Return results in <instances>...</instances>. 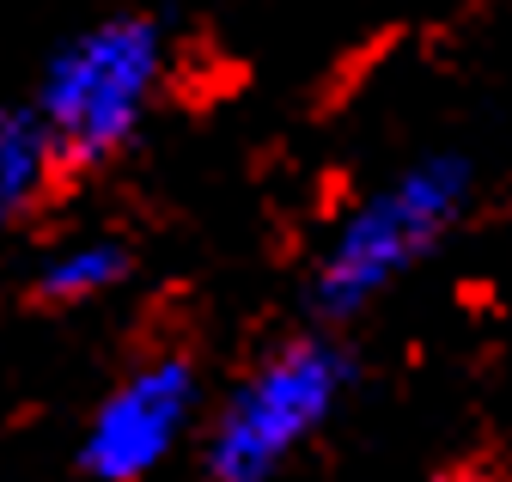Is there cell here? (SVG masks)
Listing matches in <instances>:
<instances>
[{
	"label": "cell",
	"mask_w": 512,
	"mask_h": 482,
	"mask_svg": "<svg viewBox=\"0 0 512 482\" xmlns=\"http://www.w3.org/2000/svg\"><path fill=\"white\" fill-rule=\"evenodd\" d=\"M470 202V165L458 153H433L372 190L330 238L324 263L311 275V306L324 318H354L372 299L409 275Z\"/></svg>",
	"instance_id": "3957f363"
},
{
	"label": "cell",
	"mask_w": 512,
	"mask_h": 482,
	"mask_svg": "<svg viewBox=\"0 0 512 482\" xmlns=\"http://www.w3.org/2000/svg\"><path fill=\"white\" fill-rule=\"evenodd\" d=\"M128 269H135V257H128L122 238H74V245H61L43 257L37 269V299H49V306H86V299H104L110 287L128 281Z\"/></svg>",
	"instance_id": "8992f818"
},
{
	"label": "cell",
	"mask_w": 512,
	"mask_h": 482,
	"mask_svg": "<svg viewBox=\"0 0 512 482\" xmlns=\"http://www.w3.org/2000/svg\"><path fill=\"white\" fill-rule=\"evenodd\" d=\"M202 403L196 367L183 354H153L141 360L122 385L104 391V403L92 409L86 434H80V470L92 482H141L153 476L177 440L189 434V415Z\"/></svg>",
	"instance_id": "277c9868"
},
{
	"label": "cell",
	"mask_w": 512,
	"mask_h": 482,
	"mask_svg": "<svg viewBox=\"0 0 512 482\" xmlns=\"http://www.w3.org/2000/svg\"><path fill=\"white\" fill-rule=\"evenodd\" d=\"M354 379V360L330 336H293L232 385L220 403L202 470L208 482H275L281 464L336 415Z\"/></svg>",
	"instance_id": "7a4b0ae2"
},
{
	"label": "cell",
	"mask_w": 512,
	"mask_h": 482,
	"mask_svg": "<svg viewBox=\"0 0 512 482\" xmlns=\"http://www.w3.org/2000/svg\"><path fill=\"white\" fill-rule=\"evenodd\" d=\"M61 165L68 159H61V147H55L49 123L37 116V104L0 110V226H13L37 202H49Z\"/></svg>",
	"instance_id": "5b68a950"
},
{
	"label": "cell",
	"mask_w": 512,
	"mask_h": 482,
	"mask_svg": "<svg viewBox=\"0 0 512 482\" xmlns=\"http://www.w3.org/2000/svg\"><path fill=\"white\" fill-rule=\"evenodd\" d=\"M159 80H165V31L141 13H116L74 31L49 55L37 116L49 123L61 159L74 171H92L141 135Z\"/></svg>",
	"instance_id": "6da1fadb"
}]
</instances>
